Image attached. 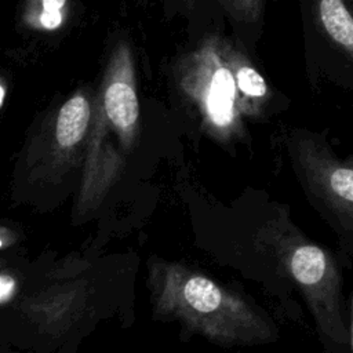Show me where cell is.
Wrapping results in <instances>:
<instances>
[{
  "instance_id": "cell-1",
  "label": "cell",
  "mask_w": 353,
  "mask_h": 353,
  "mask_svg": "<svg viewBox=\"0 0 353 353\" xmlns=\"http://www.w3.org/2000/svg\"><path fill=\"white\" fill-rule=\"evenodd\" d=\"M153 313L223 346L262 345L277 339V327L252 301L186 265L149 262Z\"/></svg>"
},
{
  "instance_id": "cell-2",
  "label": "cell",
  "mask_w": 353,
  "mask_h": 353,
  "mask_svg": "<svg viewBox=\"0 0 353 353\" xmlns=\"http://www.w3.org/2000/svg\"><path fill=\"white\" fill-rule=\"evenodd\" d=\"M279 274L303 299L325 352L350 349V310L343 295L342 265L332 251L310 240L291 219L288 207L276 205L255 237Z\"/></svg>"
},
{
  "instance_id": "cell-3",
  "label": "cell",
  "mask_w": 353,
  "mask_h": 353,
  "mask_svg": "<svg viewBox=\"0 0 353 353\" xmlns=\"http://www.w3.org/2000/svg\"><path fill=\"white\" fill-rule=\"evenodd\" d=\"M117 137L130 156L139 137V102L134 58L125 40L113 47L99 94L92 102L87 156L79 193V210H92L117 181L125 159L109 137Z\"/></svg>"
},
{
  "instance_id": "cell-4",
  "label": "cell",
  "mask_w": 353,
  "mask_h": 353,
  "mask_svg": "<svg viewBox=\"0 0 353 353\" xmlns=\"http://www.w3.org/2000/svg\"><path fill=\"white\" fill-rule=\"evenodd\" d=\"M285 148L307 201L331 228L339 251L353 256V153L341 156L324 132L305 127L285 132Z\"/></svg>"
},
{
  "instance_id": "cell-5",
  "label": "cell",
  "mask_w": 353,
  "mask_h": 353,
  "mask_svg": "<svg viewBox=\"0 0 353 353\" xmlns=\"http://www.w3.org/2000/svg\"><path fill=\"white\" fill-rule=\"evenodd\" d=\"M179 92L196 109L203 128L216 141L229 142L243 131V113L229 63L221 54L219 37H207L178 62Z\"/></svg>"
},
{
  "instance_id": "cell-6",
  "label": "cell",
  "mask_w": 353,
  "mask_h": 353,
  "mask_svg": "<svg viewBox=\"0 0 353 353\" xmlns=\"http://www.w3.org/2000/svg\"><path fill=\"white\" fill-rule=\"evenodd\" d=\"M92 117V103L84 92L73 94L58 110L52 143L50 146L51 159L55 165L68 164L79 149L88 139Z\"/></svg>"
},
{
  "instance_id": "cell-7",
  "label": "cell",
  "mask_w": 353,
  "mask_h": 353,
  "mask_svg": "<svg viewBox=\"0 0 353 353\" xmlns=\"http://www.w3.org/2000/svg\"><path fill=\"white\" fill-rule=\"evenodd\" d=\"M219 50L233 72L243 116L263 113L273 97L265 77L229 40L219 37Z\"/></svg>"
},
{
  "instance_id": "cell-8",
  "label": "cell",
  "mask_w": 353,
  "mask_h": 353,
  "mask_svg": "<svg viewBox=\"0 0 353 353\" xmlns=\"http://www.w3.org/2000/svg\"><path fill=\"white\" fill-rule=\"evenodd\" d=\"M68 0H25L22 22L34 30L54 32L68 17Z\"/></svg>"
},
{
  "instance_id": "cell-9",
  "label": "cell",
  "mask_w": 353,
  "mask_h": 353,
  "mask_svg": "<svg viewBox=\"0 0 353 353\" xmlns=\"http://www.w3.org/2000/svg\"><path fill=\"white\" fill-rule=\"evenodd\" d=\"M222 4L234 19L254 22L262 12L263 0H222Z\"/></svg>"
},
{
  "instance_id": "cell-10",
  "label": "cell",
  "mask_w": 353,
  "mask_h": 353,
  "mask_svg": "<svg viewBox=\"0 0 353 353\" xmlns=\"http://www.w3.org/2000/svg\"><path fill=\"white\" fill-rule=\"evenodd\" d=\"M15 292V280L12 276L7 273L0 274V302L1 305H6L11 298L14 296Z\"/></svg>"
},
{
  "instance_id": "cell-11",
  "label": "cell",
  "mask_w": 353,
  "mask_h": 353,
  "mask_svg": "<svg viewBox=\"0 0 353 353\" xmlns=\"http://www.w3.org/2000/svg\"><path fill=\"white\" fill-rule=\"evenodd\" d=\"M11 232L6 228V226H3L1 228V232H0V243H1V250H6L8 245H11L12 244V241H14V237H12V234L8 237V234H10Z\"/></svg>"
},
{
  "instance_id": "cell-12",
  "label": "cell",
  "mask_w": 353,
  "mask_h": 353,
  "mask_svg": "<svg viewBox=\"0 0 353 353\" xmlns=\"http://www.w3.org/2000/svg\"><path fill=\"white\" fill-rule=\"evenodd\" d=\"M350 334H352V339H350V349H353V296H352V306H350Z\"/></svg>"
},
{
  "instance_id": "cell-13",
  "label": "cell",
  "mask_w": 353,
  "mask_h": 353,
  "mask_svg": "<svg viewBox=\"0 0 353 353\" xmlns=\"http://www.w3.org/2000/svg\"><path fill=\"white\" fill-rule=\"evenodd\" d=\"M0 90H1V95H0V105L3 106V103H4V98H6V84H4V83H1Z\"/></svg>"
}]
</instances>
